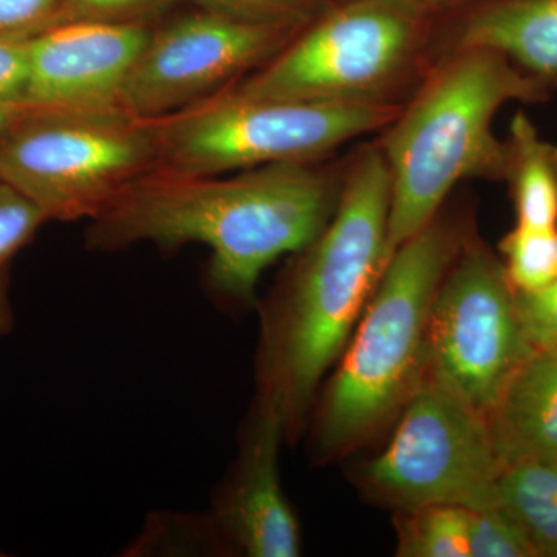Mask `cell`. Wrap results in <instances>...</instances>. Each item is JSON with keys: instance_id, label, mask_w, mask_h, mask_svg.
<instances>
[{"instance_id": "1", "label": "cell", "mask_w": 557, "mask_h": 557, "mask_svg": "<svg viewBox=\"0 0 557 557\" xmlns=\"http://www.w3.org/2000/svg\"><path fill=\"white\" fill-rule=\"evenodd\" d=\"M347 163L287 161L220 175L156 170L127 186L86 231V248L116 252L139 244L209 249L203 285L225 317L258 307L260 277L317 239L338 208Z\"/></svg>"}, {"instance_id": "2", "label": "cell", "mask_w": 557, "mask_h": 557, "mask_svg": "<svg viewBox=\"0 0 557 557\" xmlns=\"http://www.w3.org/2000/svg\"><path fill=\"white\" fill-rule=\"evenodd\" d=\"M391 172L376 143L348 159L335 214L292 255L259 299L255 399L276 410L287 443L306 434L322 383L343 355L387 263Z\"/></svg>"}, {"instance_id": "3", "label": "cell", "mask_w": 557, "mask_h": 557, "mask_svg": "<svg viewBox=\"0 0 557 557\" xmlns=\"http://www.w3.org/2000/svg\"><path fill=\"white\" fill-rule=\"evenodd\" d=\"M474 233L471 212L445 205L388 258L311 410L306 434L314 465L369 445L397 421L426 379L432 306L443 277Z\"/></svg>"}, {"instance_id": "4", "label": "cell", "mask_w": 557, "mask_h": 557, "mask_svg": "<svg viewBox=\"0 0 557 557\" xmlns=\"http://www.w3.org/2000/svg\"><path fill=\"white\" fill-rule=\"evenodd\" d=\"M555 87L527 75L496 50L446 51L376 145L391 172L387 260L426 228L463 180L504 182L507 141L493 131L508 102H545Z\"/></svg>"}, {"instance_id": "5", "label": "cell", "mask_w": 557, "mask_h": 557, "mask_svg": "<svg viewBox=\"0 0 557 557\" xmlns=\"http://www.w3.org/2000/svg\"><path fill=\"white\" fill-rule=\"evenodd\" d=\"M424 0L335 3L226 91L248 100L403 106L442 58Z\"/></svg>"}, {"instance_id": "6", "label": "cell", "mask_w": 557, "mask_h": 557, "mask_svg": "<svg viewBox=\"0 0 557 557\" xmlns=\"http://www.w3.org/2000/svg\"><path fill=\"white\" fill-rule=\"evenodd\" d=\"M157 168L156 123L121 109L25 108L0 139V177L49 222H90Z\"/></svg>"}, {"instance_id": "7", "label": "cell", "mask_w": 557, "mask_h": 557, "mask_svg": "<svg viewBox=\"0 0 557 557\" xmlns=\"http://www.w3.org/2000/svg\"><path fill=\"white\" fill-rule=\"evenodd\" d=\"M403 106L248 100L222 90L156 123L157 170L220 175L325 159L350 139L383 131Z\"/></svg>"}, {"instance_id": "8", "label": "cell", "mask_w": 557, "mask_h": 557, "mask_svg": "<svg viewBox=\"0 0 557 557\" xmlns=\"http://www.w3.org/2000/svg\"><path fill=\"white\" fill-rule=\"evenodd\" d=\"M394 424L387 445L358 469L366 496L394 512L496 505L502 465L483 413L428 375Z\"/></svg>"}, {"instance_id": "9", "label": "cell", "mask_w": 557, "mask_h": 557, "mask_svg": "<svg viewBox=\"0 0 557 557\" xmlns=\"http://www.w3.org/2000/svg\"><path fill=\"white\" fill-rule=\"evenodd\" d=\"M428 341V375L483 416L534 350L504 263L478 233L440 284Z\"/></svg>"}, {"instance_id": "10", "label": "cell", "mask_w": 557, "mask_h": 557, "mask_svg": "<svg viewBox=\"0 0 557 557\" xmlns=\"http://www.w3.org/2000/svg\"><path fill=\"white\" fill-rule=\"evenodd\" d=\"M298 33L207 10L178 17L150 33L124 87L121 109L153 121L193 108L269 62Z\"/></svg>"}, {"instance_id": "11", "label": "cell", "mask_w": 557, "mask_h": 557, "mask_svg": "<svg viewBox=\"0 0 557 557\" xmlns=\"http://www.w3.org/2000/svg\"><path fill=\"white\" fill-rule=\"evenodd\" d=\"M287 443L276 410L252 399L237 434V454L212 490L205 509L220 555L298 557L300 523L278 471V453Z\"/></svg>"}, {"instance_id": "12", "label": "cell", "mask_w": 557, "mask_h": 557, "mask_svg": "<svg viewBox=\"0 0 557 557\" xmlns=\"http://www.w3.org/2000/svg\"><path fill=\"white\" fill-rule=\"evenodd\" d=\"M150 33L148 24L72 20L32 36L25 108L121 109L124 87Z\"/></svg>"}, {"instance_id": "13", "label": "cell", "mask_w": 557, "mask_h": 557, "mask_svg": "<svg viewBox=\"0 0 557 557\" xmlns=\"http://www.w3.org/2000/svg\"><path fill=\"white\" fill-rule=\"evenodd\" d=\"M485 418L502 468L557 458V348L534 347Z\"/></svg>"}, {"instance_id": "14", "label": "cell", "mask_w": 557, "mask_h": 557, "mask_svg": "<svg viewBox=\"0 0 557 557\" xmlns=\"http://www.w3.org/2000/svg\"><path fill=\"white\" fill-rule=\"evenodd\" d=\"M496 50L516 67L557 89V0H493L469 13L443 42Z\"/></svg>"}, {"instance_id": "15", "label": "cell", "mask_w": 557, "mask_h": 557, "mask_svg": "<svg viewBox=\"0 0 557 557\" xmlns=\"http://www.w3.org/2000/svg\"><path fill=\"white\" fill-rule=\"evenodd\" d=\"M504 182L515 203L516 225L557 226V145L539 134L533 121L518 112L509 124Z\"/></svg>"}, {"instance_id": "16", "label": "cell", "mask_w": 557, "mask_h": 557, "mask_svg": "<svg viewBox=\"0 0 557 557\" xmlns=\"http://www.w3.org/2000/svg\"><path fill=\"white\" fill-rule=\"evenodd\" d=\"M496 504L536 557H557V458L502 468Z\"/></svg>"}, {"instance_id": "17", "label": "cell", "mask_w": 557, "mask_h": 557, "mask_svg": "<svg viewBox=\"0 0 557 557\" xmlns=\"http://www.w3.org/2000/svg\"><path fill=\"white\" fill-rule=\"evenodd\" d=\"M467 512L453 505L395 511L397 556L469 557Z\"/></svg>"}, {"instance_id": "18", "label": "cell", "mask_w": 557, "mask_h": 557, "mask_svg": "<svg viewBox=\"0 0 557 557\" xmlns=\"http://www.w3.org/2000/svg\"><path fill=\"white\" fill-rule=\"evenodd\" d=\"M124 556H222L207 512H150Z\"/></svg>"}, {"instance_id": "19", "label": "cell", "mask_w": 557, "mask_h": 557, "mask_svg": "<svg viewBox=\"0 0 557 557\" xmlns=\"http://www.w3.org/2000/svg\"><path fill=\"white\" fill-rule=\"evenodd\" d=\"M505 273L518 293H534L557 281V226L516 225L498 245Z\"/></svg>"}, {"instance_id": "20", "label": "cell", "mask_w": 557, "mask_h": 557, "mask_svg": "<svg viewBox=\"0 0 557 557\" xmlns=\"http://www.w3.org/2000/svg\"><path fill=\"white\" fill-rule=\"evenodd\" d=\"M212 11L247 24L300 32L324 13L321 0H197Z\"/></svg>"}, {"instance_id": "21", "label": "cell", "mask_w": 557, "mask_h": 557, "mask_svg": "<svg viewBox=\"0 0 557 557\" xmlns=\"http://www.w3.org/2000/svg\"><path fill=\"white\" fill-rule=\"evenodd\" d=\"M467 515L469 557H536L497 504L468 509Z\"/></svg>"}, {"instance_id": "22", "label": "cell", "mask_w": 557, "mask_h": 557, "mask_svg": "<svg viewBox=\"0 0 557 557\" xmlns=\"http://www.w3.org/2000/svg\"><path fill=\"white\" fill-rule=\"evenodd\" d=\"M49 222L21 190L0 177V269L30 244L40 226Z\"/></svg>"}, {"instance_id": "23", "label": "cell", "mask_w": 557, "mask_h": 557, "mask_svg": "<svg viewBox=\"0 0 557 557\" xmlns=\"http://www.w3.org/2000/svg\"><path fill=\"white\" fill-rule=\"evenodd\" d=\"M177 0H64L65 21L89 20L148 24Z\"/></svg>"}, {"instance_id": "24", "label": "cell", "mask_w": 557, "mask_h": 557, "mask_svg": "<svg viewBox=\"0 0 557 557\" xmlns=\"http://www.w3.org/2000/svg\"><path fill=\"white\" fill-rule=\"evenodd\" d=\"M64 21V0H0V35L35 36Z\"/></svg>"}, {"instance_id": "25", "label": "cell", "mask_w": 557, "mask_h": 557, "mask_svg": "<svg viewBox=\"0 0 557 557\" xmlns=\"http://www.w3.org/2000/svg\"><path fill=\"white\" fill-rule=\"evenodd\" d=\"M32 36L0 35V100L25 108Z\"/></svg>"}, {"instance_id": "26", "label": "cell", "mask_w": 557, "mask_h": 557, "mask_svg": "<svg viewBox=\"0 0 557 557\" xmlns=\"http://www.w3.org/2000/svg\"><path fill=\"white\" fill-rule=\"evenodd\" d=\"M520 318L534 347L557 348V281L534 293H518Z\"/></svg>"}, {"instance_id": "27", "label": "cell", "mask_w": 557, "mask_h": 557, "mask_svg": "<svg viewBox=\"0 0 557 557\" xmlns=\"http://www.w3.org/2000/svg\"><path fill=\"white\" fill-rule=\"evenodd\" d=\"M14 327L13 304L10 298V267L0 269V338Z\"/></svg>"}, {"instance_id": "28", "label": "cell", "mask_w": 557, "mask_h": 557, "mask_svg": "<svg viewBox=\"0 0 557 557\" xmlns=\"http://www.w3.org/2000/svg\"><path fill=\"white\" fill-rule=\"evenodd\" d=\"M24 110L25 108H22V106L11 104V102L0 100V139L9 134V131L14 126V123L20 120Z\"/></svg>"}, {"instance_id": "29", "label": "cell", "mask_w": 557, "mask_h": 557, "mask_svg": "<svg viewBox=\"0 0 557 557\" xmlns=\"http://www.w3.org/2000/svg\"><path fill=\"white\" fill-rule=\"evenodd\" d=\"M424 2L431 3V5L437 7L438 9V7L446 5V3L457 2V0H424Z\"/></svg>"}, {"instance_id": "30", "label": "cell", "mask_w": 557, "mask_h": 557, "mask_svg": "<svg viewBox=\"0 0 557 557\" xmlns=\"http://www.w3.org/2000/svg\"><path fill=\"white\" fill-rule=\"evenodd\" d=\"M333 3H346L351 2V0H332Z\"/></svg>"}, {"instance_id": "31", "label": "cell", "mask_w": 557, "mask_h": 557, "mask_svg": "<svg viewBox=\"0 0 557 557\" xmlns=\"http://www.w3.org/2000/svg\"><path fill=\"white\" fill-rule=\"evenodd\" d=\"M2 556H5V555H3V553H0V557H2Z\"/></svg>"}]
</instances>
